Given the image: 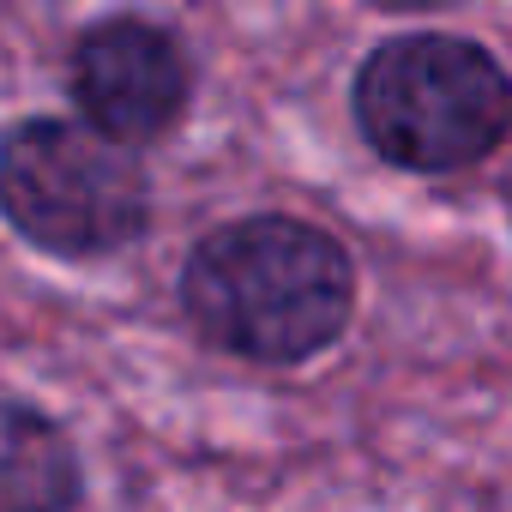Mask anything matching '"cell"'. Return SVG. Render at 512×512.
<instances>
[{"instance_id":"6da1fadb","label":"cell","mask_w":512,"mask_h":512,"mask_svg":"<svg viewBox=\"0 0 512 512\" xmlns=\"http://www.w3.org/2000/svg\"><path fill=\"white\" fill-rule=\"evenodd\" d=\"M181 308L223 356L290 368L338 344L356 314V260L308 217L253 211L211 229L181 266Z\"/></svg>"},{"instance_id":"7a4b0ae2","label":"cell","mask_w":512,"mask_h":512,"mask_svg":"<svg viewBox=\"0 0 512 512\" xmlns=\"http://www.w3.org/2000/svg\"><path fill=\"white\" fill-rule=\"evenodd\" d=\"M506 121V67L464 37H392L356 73V127L368 151L410 175H458L482 163L506 139Z\"/></svg>"},{"instance_id":"3957f363","label":"cell","mask_w":512,"mask_h":512,"mask_svg":"<svg viewBox=\"0 0 512 512\" xmlns=\"http://www.w3.org/2000/svg\"><path fill=\"white\" fill-rule=\"evenodd\" d=\"M0 217L55 260H103L139 241L151 181L133 151L85 121H19L0 133Z\"/></svg>"},{"instance_id":"277c9868","label":"cell","mask_w":512,"mask_h":512,"mask_svg":"<svg viewBox=\"0 0 512 512\" xmlns=\"http://www.w3.org/2000/svg\"><path fill=\"white\" fill-rule=\"evenodd\" d=\"M73 103L91 133L115 139L121 151L163 139L187 115V55L169 31L145 19H103L73 43Z\"/></svg>"},{"instance_id":"5b68a950","label":"cell","mask_w":512,"mask_h":512,"mask_svg":"<svg viewBox=\"0 0 512 512\" xmlns=\"http://www.w3.org/2000/svg\"><path fill=\"white\" fill-rule=\"evenodd\" d=\"M79 452L55 416L0 398V512H73Z\"/></svg>"}]
</instances>
